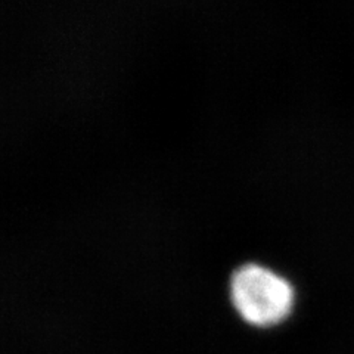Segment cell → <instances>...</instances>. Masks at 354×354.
<instances>
[{
    "label": "cell",
    "instance_id": "6da1fadb",
    "mask_svg": "<svg viewBox=\"0 0 354 354\" xmlns=\"http://www.w3.org/2000/svg\"><path fill=\"white\" fill-rule=\"evenodd\" d=\"M229 297L243 322L259 329L283 324L295 304L292 283L259 263H245L234 270Z\"/></svg>",
    "mask_w": 354,
    "mask_h": 354
}]
</instances>
